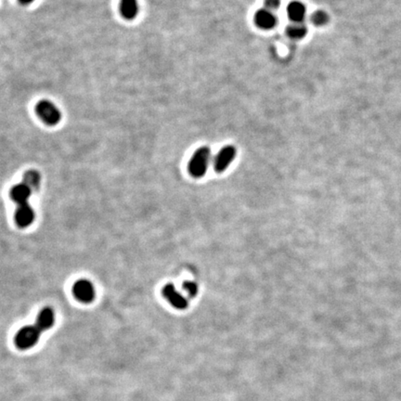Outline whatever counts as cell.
Returning a JSON list of instances; mask_svg holds the SVG:
<instances>
[{"mask_svg":"<svg viewBox=\"0 0 401 401\" xmlns=\"http://www.w3.org/2000/svg\"><path fill=\"white\" fill-rule=\"evenodd\" d=\"M55 323V314L52 308L45 307L39 312L35 323L20 329L14 338L18 348L25 350L38 343L41 334L51 328Z\"/></svg>","mask_w":401,"mask_h":401,"instance_id":"1","label":"cell"},{"mask_svg":"<svg viewBox=\"0 0 401 401\" xmlns=\"http://www.w3.org/2000/svg\"><path fill=\"white\" fill-rule=\"evenodd\" d=\"M32 192V189L24 182L16 184L11 189V199L17 204L15 221L20 228H27L34 219V212L28 203Z\"/></svg>","mask_w":401,"mask_h":401,"instance_id":"2","label":"cell"},{"mask_svg":"<svg viewBox=\"0 0 401 401\" xmlns=\"http://www.w3.org/2000/svg\"><path fill=\"white\" fill-rule=\"evenodd\" d=\"M212 158L211 149L203 146L195 150L188 164V172L193 178H202L206 176Z\"/></svg>","mask_w":401,"mask_h":401,"instance_id":"3","label":"cell"},{"mask_svg":"<svg viewBox=\"0 0 401 401\" xmlns=\"http://www.w3.org/2000/svg\"><path fill=\"white\" fill-rule=\"evenodd\" d=\"M39 118L49 126H56L61 122V112L50 100H41L35 106Z\"/></svg>","mask_w":401,"mask_h":401,"instance_id":"4","label":"cell"},{"mask_svg":"<svg viewBox=\"0 0 401 401\" xmlns=\"http://www.w3.org/2000/svg\"><path fill=\"white\" fill-rule=\"evenodd\" d=\"M237 154V150L232 145L224 146L221 150L217 153L213 162L215 172L221 174L225 172L234 161Z\"/></svg>","mask_w":401,"mask_h":401,"instance_id":"5","label":"cell"},{"mask_svg":"<svg viewBox=\"0 0 401 401\" xmlns=\"http://www.w3.org/2000/svg\"><path fill=\"white\" fill-rule=\"evenodd\" d=\"M163 296L168 303L178 310H184L189 307V301L178 292L173 284H167L162 290Z\"/></svg>","mask_w":401,"mask_h":401,"instance_id":"6","label":"cell"},{"mask_svg":"<svg viewBox=\"0 0 401 401\" xmlns=\"http://www.w3.org/2000/svg\"><path fill=\"white\" fill-rule=\"evenodd\" d=\"M72 294L78 301L82 303H90L94 300L95 288L91 282L88 279H78L72 286Z\"/></svg>","mask_w":401,"mask_h":401,"instance_id":"7","label":"cell"},{"mask_svg":"<svg viewBox=\"0 0 401 401\" xmlns=\"http://www.w3.org/2000/svg\"><path fill=\"white\" fill-rule=\"evenodd\" d=\"M254 21L256 26L262 30H270L277 25L278 19L273 11H268L264 8L256 11Z\"/></svg>","mask_w":401,"mask_h":401,"instance_id":"8","label":"cell"},{"mask_svg":"<svg viewBox=\"0 0 401 401\" xmlns=\"http://www.w3.org/2000/svg\"><path fill=\"white\" fill-rule=\"evenodd\" d=\"M287 15L293 22H303L306 15V6L300 1H293L287 7Z\"/></svg>","mask_w":401,"mask_h":401,"instance_id":"9","label":"cell"},{"mask_svg":"<svg viewBox=\"0 0 401 401\" xmlns=\"http://www.w3.org/2000/svg\"><path fill=\"white\" fill-rule=\"evenodd\" d=\"M139 10L138 0H121L120 2V12L127 20H134L138 16Z\"/></svg>","mask_w":401,"mask_h":401,"instance_id":"10","label":"cell"},{"mask_svg":"<svg viewBox=\"0 0 401 401\" xmlns=\"http://www.w3.org/2000/svg\"><path fill=\"white\" fill-rule=\"evenodd\" d=\"M286 33L291 39L300 40L307 33V27L303 22H293L286 28Z\"/></svg>","mask_w":401,"mask_h":401,"instance_id":"11","label":"cell"},{"mask_svg":"<svg viewBox=\"0 0 401 401\" xmlns=\"http://www.w3.org/2000/svg\"><path fill=\"white\" fill-rule=\"evenodd\" d=\"M41 177L40 174L35 170H29L23 175L22 182L28 185L32 190H37L40 185Z\"/></svg>","mask_w":401,"mask_h":401,"instance_id":"12","label":"cell"},{"mask_svg":"<svg viewBox=\"0 0 401 401\" xmlns=\"http://www.w3.org/2000/svg\"><path fill=\"white\" fill-rule=\"evenodd\" d=\"M311 22L316 25V26H323L326 23H328L329 16L328 14L323 11H315L311 15Z\"/></svg>","mask_w":401,"mask_h":401,"instance_id":"13","label":"cell"},{"mask_svg":"<svg viewBox=\"0 0 401 401\" xmlns=\"http://www.w3.org/2000/svg\"><path fill=\"white\" fill-rule=\"evenodd\" d=\"M183 290L189 295V297L194 298L196 295H198L199 292V288L197 284H195L194 282H190V280H186L182 284Z\"/></svg>","mask_w":401,"mask_h":401,"instance_id":"14","label":"cell"},{"mask_svg":"<svg viewBox=\"0 0 401 401\" xmlns=\"http://www.w3.org/2000/svg\"><path fill=\"white\" fill-rule=\"evenodd\" d=\"M264 6L268 11H277L280 6V0H265Z\"/></svg>","mask_w":401,"mask_h":401,"instance_id":"15","label":"cell"},{"mask_svg":"<svg viewBox=\"0 0 401 401\" xmlns=\"http://www.w3.org/2000/svg\"><path fill=\"white\" fill-rule=\"evenodd\" d=\"M19 1H20V3L22 4V5H29V4L33 3L34 0H19Z\"/></svg>","mask_w":401,"mask_h":401,"instance_id":"16","label":"cell"}]
</instances>
